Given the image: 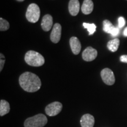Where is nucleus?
Here are the masks:
<instances>
[{"instance_id": "nucleus-1", "label": "nucleus", "mask_w": 127, "mask_h": 127, "mask_svg": "<svg viewBox=\"0 0 127 127\" xmlns=\"http://www.w3.org/2000/svg\"><path fill=\"white\" fill-rule=\"evenodd\" d=\"M19 83L24 90L28 93H34L40 89L41 81L40 78L35 74L25 72L20 75Z\"/></svg>"}, {"instance_id": "nucleus-2", "label": "nucleus", "mask_w": 127, "mask_h": 127, "mask_svg": "<svg viewBox=\"0 0 127 127\" xmlns=\"http://www.w3.org/2000/svg\"><path fill=\"white\" fill-rule=\"evenodd\" d=\"M25 61L27 64L32 66H40L45 63V59L41 54L32 50L25 54Z\"/></svg>"}, {"instance_id": "nucleus-3", "label": "nucleus", "mask_w": 127, "mask_h": 127, "mask_svg": "<svg viewBox=\"0 0 127 127\" xmlns=\"http://www.w3.org/2000/svg\"><path fill=\"white\" fill-rule=\"evenodd\" d=\"M47 122L48 119L46 116L39 114L27 119L24 122V127H44Z\"/></svg>"}, {"instance_id": "nucleus-4", "label": "nucleus", "mask_w": 127, "mask_h": 127, "mask_svg": "<svg viewBox=\"0 0 127 127\" xmlns=\"http://www.w3.org/2000/svg\"><path fill=\"white\" fill-rule=\"evenodd\" d=\"M40 17V9L38 5L34 3L28 6L26 12V18L28 21L35 23L39 20Z\"/></svg>"}, {"instance_id": "nucleus-5", "label": "nucleus", "mask_w": 127, "mask_h": 127, "mask_svg": "<svg viewBox=\"0 0 127 127\" xmlns=\"http://www.w3.org/2000/svg\"><path fill=\"white\" fill-rule=\"evenodd\" d=\"M62 109L63 105L61 103L55 101L48 105L45 108V112L50 117H54L59 114Z\"/></svg>"}, {"instance_id": "nucleus-6", "label": "nucleus", "mask_w": 127, "mask_h": 127, "mask_svg": "<svg viewBox=\"0 0 127 127\" xmlns=\"http://www.w3.org/2000/svg\"><path fill=\"white\" fill-rule=\"evenodd\" d=\"M102 81L108 85H112L115 83V78L114 72L109 68H104L101 72Z\"/></svg>"}, {"instance_id": "nucleus-7", "label": "nucleus", "mask_w": 127, "mask_h": 127, "mask_svg": "<svg viewBox=\"0 0 127 127\" xmlns=\"http://www.w3.org/2000/svg\"><path fill=\"white\" fill-rule=\"evenodd\" d=\"M61 25L58 23L55 24L52 27V30L50 35V39L52 42L56 44L60 41L61 37Z\"/></svg>"}, {"instance_id": "nucleus-8", "label": "nucleus", "mask_w": 127, "mask_h": 127, "mask_svg": "<svg viewBox=\"0 0 127 127\" xmlns=\"http://www.w3.org/2000/svg\"><path fill=\"white\" fill-rule=\"evenodd\" d=\"M97 51L93 47H88L82 52V57L84 61L89 62L94 60L97 57Z\"/></svg>"}, {"instance_id": "nucleus-9", "label": "nucleus", "mask_w": 127, "mask_h": 127, "mask_svg": "<svg viewBox=\"0 0 127 127\" xmlns=\"http://www.w3.org/2000/svg\"><path fill=\"white\" fill-rule=\"evenodd\" d=\"M103 30L105 32L110 34L112 36H117L120 32L119 28L114 27L112 24L107 20L103 21Z\"/></svg>"}, {"instance_id": "nucleus-10", "label": "nucleus", "mask_w": 127, "mask_h": 127, "mask_svg": "<svg viewBox=\"0 0 127 127\" xmlns=\"http://www.w3.org/2000/svg\"><path fill=\"white\" fill-rule=\"evenodd\" d=\"M80 123L82 127H94L95 123L94 117L91 114H85L81 118Z\"/></svg>"}, {"instance_id": "nucleus-11", "label": "nucleus", "mask_w": 127, "mask_h": 127, "mask_svg": "<svg viewBox=\"0 0 127 127\" xmlns=\"http://www.w3.org/2000/svg\"><path fill=\"white\" fill-rule=\"evenodd\" d=\"M53 25V19L50 14L44 15L41 22V27L45 31H49L51 29Z\"/></svg>"}, {"instance_id": "nucleus-12", "label": "nucleus", "mask_w": 127, "mask_h": 127, "mask_svg": "<svg viewBox=\"0 0 127 127\" xmlns=\"http://www.w3.org/2000/svg\"><path fill=\"white\" fill-rule=\"evenodd\" d=\"M69 44L73 54L75 55L78 54L81 50V44L79 39L77 37L72 36L69 39Z\"/></svg>"}, {"instance_id": "nucleus-13", "label": "nucleus", "mask_w": 127, "mask_h": 127, "mask_svg": "<svg viewBox=\"0 0 127 127\" xmlns=\"http://www.w3.org/2000/svg\"><path fill=\"white\" fill-rule=\"evenodd\" d=\"M80 5L78 0H70L68 5V9L71 15L76 16L78 14Z\"/></svg>"}, {"instance_id": "nucleus-14", "label": "nucleus", "mask_w": 127, "mask_h": 127, "mask_svg": "<svg viewBox=\"0 0 127 127\" xmlns=\"http://www.w3.org/2000/svg\"><path fill=\"white\" fill-rule=\"evenodd\" d=\"M94 3L92 0H84L81 7L82 12L85 15H88L93 12Z\"/></svg>"}, {"instance_id": "nucleus-15", "label": "nucleus", "mask_w": 127, "mask_h": 127, "mask_svg": "<svg viewBox=\"0 0 127 127\" xmlns=\"http://www.w3.org/2000/svg\"><path fill=\"white\" fill-rule=\"evenodd\" d=\"M10 111L9 104L5 100L1 99L0 101V116L2 117L8 113Z\"/></svg>"}, {"instance_id": "nucleus-16", "label": "nucleus", "mask_w": 127, "mask_h": 127, "mask_svg": "<svg viewBox=\"0 0 127 127\" xmlns=\"http://www.w3.org/2000/svg\"><path fill=\"white\" fill-rule=\"evenodd\" d=\"M120 40L118 38H115L109 41L107 43V48L109 51L112 52H115L118 50L120 45Z\"/></svg>"}, {"instance_id": "nucleus-17", "label": "nucleus", "mask_w": 127, "mask_h": 127, "mask_svg": "<svg viewBox=\"0 0 127 127\" xmlns=\"http://www.w3.org/2000/svg\"><path fill=\"white\" fill-rule=\"evenodd\" d=\"M83 26L85 28L88 30L89 32V35H93L96 31V25L94 24H88V23H83Z\"/></svg>"}, {"instance_id": "nucleus-18", "label": "nucleus", "mask_w": 127, "mask_h": 127, "mask_svg": "<svg viewBox=\"0 0 127 127\" xmlns=\"http://www.w3.org/2000/svg\"><path fill=\"white\" fill-rule=\"evenodd\" d=\"M9 28V24L7 20L2 18H0V31H7Z\"/></svg>"}, {"instance_id": "nucleus-19", "label": "nucleus", "mask_w": 127, "mask_h": 127, "mask_svg": "<svg viewBox=\"0 0 127 127\" xmlns=\"http://www.w3.org/2000/svg\"><path fill=\"white\" fill-rule=\"evenodd\" d=\"M0 57H1V58H0V71H1L2 70L5 62V58L2 54H0Z\"/></svg>"}, {"instance_id": "nucleus-20", "label": "nucleus", "mask_w": 127, "mask_h": 127, "mask_svg": "<svg viewBox=\"0 0 127 127\" xmlns=\"http://www.w3.org/2000/svg\"><path fill=\"white\" fill-rule=\"evenodd\" d=\"M125 25V20L123 17H120L118 18V27L119 28H123Z\"/></svg>"}, {"instance_id": "nucleus-21", "label": "nucleus", "mask_w": 127, "mask_h": 127, "mask_svg": "<svg viewBox=\"0 0 127 127\" xmlns=\"http://www.w3.org/2000/svg\"><path fill=\"white\" fill-rule=\"evenodd\" d=\"M120 61L123 63H127V55H123L121 56Z\"/></svg>"}, {"instance_id": "nucleus-22", "label": "nucleus", "mask_w": 127, "mask_h": 127, "mask_svg": "<svg viewBox=\"0 0 127 127\" xmlns=\"http://www.w3.org/2000/svg\"><path fill=\"white\" fill-rule=\"evenodd\" d=\"M124 35L125 36H127V27L125 28L124 31Z\"/></svg>"}, {"instance_id": "nucleus-23", "label": "nucleus", "mask_w": 127, "mask_h": 127, "mask_svg": "<svg viewBox=\"0 0 127 127\" xmlns=\"http://www.w3.org/2000/svg\"><path fill=\"white\" fill-rule=\"evenodd\" d=\"M17 1H19V2H23V1H24V0H17Z\"/></svg>"}]
</instances>
